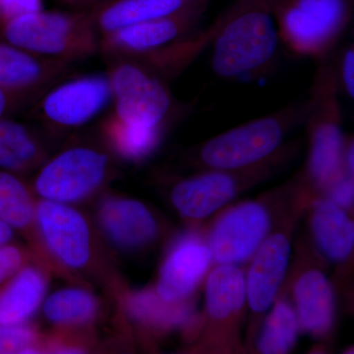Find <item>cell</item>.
I'll list each match as a JSON object with an SVG mask.
<instances>
[{
    "mask_svg": "<svg viewBox=\"0 0 354 354\" xmlns=\"http://www.w3.org/2000/svg\"><path fill=\"white\" fill-rule=\"evenodd\" d=\"M278 26L264 6H245L216 23L211 66L227 80L255 78L269 68L278 53Z\"/></svg>",
    "mask_w": 354,
    "mask_h": 354,
    "instance_id": "obj_1",
    "label": "cell"
},
{
    "mask_svg": "<svg viewBox=\"0 0 354 354\" xmlns=\"http://www.w3.org/2000/svg\"><path fill=\"white\" fill-rule=\"evenodd\" d=\"M309 99L256 118L209 140L200 160L213 169L234 171L259 164L276 152L292 123L306 120Z\"/></svg>",
    "mask_w": 354,
    "mask_h": 354,
    "instance_id": "obj_2",
    "label": "cell"
},
{
    "mask_svg": "<svg viewBox=\"0 0 354 354\" xmlns=\"http://www.w3.org/2000/svg\"><path fill=\"white\" fill-rule=\"evenodd\" d=\"M7 43L39 57L68 62L94 55L97 32L87 18L67 14H26L2 25Z\"/></svg>",
    "mask_w": 354,
    "mask_h": 354,
    "instance_id": "obj_3",
    "label": "cell"
},
{
    "mask_svg": "<svg viewBox=\"0 0 354 354\" xmlns=\"http://www.w3.org/2000/svg\"><path fill=\"white\" fill-rule=\"evenodd\" d=\"M339 81L332 67L317 72L309 97L306 120L310 129L308 171L319 185L334 183L341 178L344 141L339 106Z\"/></svg>",
    "mask_w": 354,
    "mask_h": 354,
    "instance_id": "obj_4",
    "label": "cell"
},
{
    "mask_svg": "<svg viewBox=\"0 0 354 354\" xmlns=\"http://www.w3.org/2000/svg\"><path fill=\"white\" fill-rule=\"evenodd\" d=\"M276 10L279 39L297 57H326L348 23L344 0H288Z\"/></svg>",
    "mask_w": 354,
    "mask_h": 354,
    "instance_id": "obj_5",
    "label": "cell"
},
{
    "mask_svg": "<svg viewBox=\"0 0 354 354\" xmlns=\"http://www.w3.org/2000/svg\"><path fill=\"white\" fill-rule=\"evenodd\" d=\"M118 58L109 74L114 115L135 127H162L172 108L169 88L145 65L131 58Z\"/></svg>",
    "mask_w": 354,
    "mask_h": 354,
    "instance_id": "obj_6",
    "label": "cell"
},
{
    "mask_svg": "<svg viewBox=\"0 0 354 354\" xmlns=\"http://www.w3.org/2000/svg\"><path fill=\"white\" fill-rule=\"evenodd\" d=\"M108 169L106 153L88 147H74L44 165L37 177L36 189L50 201H78L104 183Z\"/></svg>",
    "mask_w": 354,
    "mask_h": 354,
    "instance_id": "obj_7",
    "label": "cell"
},
{
    "mask_svg": "<svg viewBox=\"0 0 354 354\" xmlns=\"http://www.w3.org/2000/svg\"><path fill=\"white\" fill-rule=\"evenodd\" d=\"M113 100L109 75L72 79L50 90L39 104V114L58 127H77L92 120Z\"/></svg>",
    "mask_w": 354,
    "mask_h": 354,
    "instance_id": "obj_8",
    "label": "cell"
},
{
    "mask_svg": "<svg viewBox=\"0 0 354 354\" xmlns=\"http://www.w3.org/2000/svg\"><path fill=\"white\" fill-rule=\"evenodd\" d=\"M196 16L186 11L104 35L102 46L116 57L142 62L189 38Z\"/></svg>",
    "mask_w": 354,
    "mask_h": 354,
    "instance_id": "obj_9",
    "label": "cell"
},
{
    "mask_svg": "<svg viewBox=\"0 0 354 354\" xmlns=\"http://www.w3.org/2000/svg\"><path fill=\"white\" fill-rule=\"evenodd\" d=\"M39 232L51 255L79 269L90 259V232L82 215L64 203L44 200L36 207Z\"/></svg>",
    "mask_w": 354,
    "mask_h": 354,
    "instance_id": "obj_10",
    "label": "cell"
},
{
    "mask_svg": "<svg viewBox=\"0 0 354 354\" xmlns=\"http://www.w3.org/2000/svg\"><path fill=\"white\" fill-rule=\"evenodd\" d=\"M270 227L264 207L247 203L228 212L216 225L212 255L221 264L243 262L262 244Z\"/></svg>",
    "mask_w": 354,
    "mask_h": 354,
    "instance_id": "obj_11",
    "label": "cell"
},
{
    "mask_svg": "<svg viewBox=\"0 0 354 354\" xmlns=\"http://www.w3.org/2000/svg\"><path fill=\"white\" fill-rule=\"evenodd\" d=\"M211 259V250L197 239L179 241L160 270L158 297L169 302L183 300L196 288Z\"/></svg>",
    "mask_w": 354,
    "mask_h": 354,
    "instance_id": "obj_12",
    "label": "cell"
},
{
    "mask_svg": "<svg viewBox=\"0 0 354 354\" xmlns=\"http://www.w3.org/2000/svg\"><path fill=\"white\" fill-rule=\"evenodd\" d=\"M67 64L0 43V88L17 95L35 92L64 73Z\"/></svg>",
    "mask_w": 354,
    "mask_h": 354,
    "instance_id": "obj_13",
    "label": "cell"
},
{
    "mask_svg": "<svg viewBox=\"0 0 354 354\" xmlns=\"http://www.w3.org/2000/svg\"><path fill=\"white\" fill-rule=\"evenodd\" d=\"M290 253V242L283 234L272 235L258 248L246 288L253 311H266L274 301L285 277Z\"/></svg>",
    "mask_w": 354,
    "mask_h": 354,
    "instance_id": "obj_14",
    "label": "cell"
},
{
    "mask_svg": "<svg viewBox=\"0 0 354 354\" xmlns=\"http://www.w3.org/2000/svg\"><path fill=\"white\" fill-rule=\"evenodd\" d=\"M0 218L24 235L44 265L57 269L39 232L29 190L12 172L0 169Z\"/></svg>",
    "mask_w": 354,
    "mask_h": 354,
    "instance_id": "obj_15",
    "label": "cell"
},
{
    "mask_svg": "<svg viewBox=\"0 0 354 354\" xmlns=\"http://www.w3.org/2000/svg\"><path fill=\"white\" fill-rule=\"evenodd\" d=\"M236 181L227 171L215 169L177 184L171 199L183 216L201 218L211 215L234 196Z\"/></svg>",
    "mask_w": 354,
    "mask_h": 354,
    "instance_id": "obj_16",
    "label": "cell"
},
{
    "mask_svg": "<svg viewBox=\"0 0 354 354\" xmlns=\"http://www.w3.org/2000/svg\"><path fill=\"white\" fill-rule=\"evenodd\" d=\"M100 220L109 239L123 248L145 245L157 234L153 216L143 204L134 200H106L100 211Z\"/></svg>",
    "mask_w": 354,
    "mask_h": 354,
    "instance_id": "obj_17",
    "label": "cell"
},
{
    "mask_svg": "<svg viewBox=\"0 0 354 354\" xmlns=\"http://www.w3.org/2000/svg\"><path fill=\"white\" fill-rule=\"evenodd\" d=\"M46 276L26 264L0 290V325H21L38 309L46 293Z\"/></svg>",
    "mask_w": 354,
    "mask_h": 354,
    "instance_id": "obj_18",
    "label": "cell"
},
{
    "mask_svg": "<svg viewBox=\"0 0 354 354\" xmlns=\"http://www.w3.org/2000/svg\"><path fill=\"white\" fill-rule=\"evenodd\" d=\"M298 315L305 330L324 335L334 322L335 297L329 281L319 271L305 272L295 290Z\"/></svg>",
    "mask_w": 354,
    "mask_h": 354,
    "instance_id": "obj_19",
    "label": "cell"
},
{
    "mask_svg": "<svg viewBox=\"0 0 354 354\" xmlns=\"http://www.w3.org/2000/svg\"><path fill=\"white\" fill-rule=\"evenodd\" d=\"M312 228L317 243L327 257L334 261L346 259L353 250V221L332 202H317L312 216Z\"/></svg>",
    "mask_w": 354,
    "mask_h": 354,
    "instance_id": "obj_20",
    "label": "cell"
},
{
    "mask_svg": "<svg viewBox=\"0 0 354 354\" xmlns=\"http://www.w3.org/2000/svg\"><path fill=\"white\" fill-rule=\"evenodd\" d=\"M186 4L187 0H118L102 9L97 26L106 35L128 26L183 12Z\"/></svg>",
    "mask_w": 354,
    "mask_h": 354,
    "instance_id": "obj_21",
    "label": "cell"
},
{
    "mask_svg": "<svg viewBox=\"0 0 354 354\" xmlns=\"http://www.w3.org/2000/svg\"><path fill=\"white\" fill-rule=\"evenodd\" d=\"M245 297V279L239 268L225 264L209 274L206 285V306L214 318L225 319L239 311Z\"/></svg>",
    "mask_w": 354,
    "mask_h": 354,
    "instance_id": "obj_22",
    "label": "cell"
},
{
    "mask_svg": "<svg viewBox=\"0 0 354 354\" xmlns=\"http://www.w3.org/2000/svg\"><path fill=\"white\" fill-rule=\"evenodd\" d=\"M44 153L27 127L0 120V169L24 171L38 165Z\"/></svg>",
    "mask_w": 354,
    "mask_h": 354,
    "instance_id": "obj_23",
    "label": "cell"
},
{
    "mask_svg": "<svg viewBox=\"0 0 354 354\" xmlns=\"http://www.w3.org/2000/svg\"><path fill=\"white\" fill-rule=\"evenodd\" d=\"M102 129L116 152L127 160H141L157 148L162 127H135L123 122L113 114L104 122Z\"/></svg>",
    "mask_w": 354,
    "mask_h": 354,
    "instance_id": "obj_24",
    "label": "cell"
},
{
    "mask_svg": "<svg viewBox=\"0 0 354 354\" xmlns=\"http://www.w3.org/2000/svg\"><path fill=\"white\" fill-rule=\"evenodd\" d=\"M130 314L153 327H174L189 320L192 309L185 304L169 302L151 291H142L130 297Z\"/></svg>",
    "mask_w": 354,
    "mask_h": 354,
    "instance_id": "obj_25",
    "label": "cell"
},
{
    "mask_svg": "<svg viewBox=\"0 0 354 354\" xmlns=\"http://www.w3.org/2000/svg\"><path fill=\"white\" fill-rule=\"evenodd\" d=\"M94 295L79 288H65L51 295L44 306V315L59 325L88 322L97 311Z\"/></svg>",
    "mask_w": 354,
    "mask_h": 354,
    "instance_id": "obj_26",
    "label": "cell"
},
{
    "mask_svg": "<svg viewBox=\"0 0 354 354\" xmlns=\"http://www.w3.org/2000/svg\"><path fill=\"white\" fill-rule=\"evenodd\" d=\"M297 335V319L295 311L286 302H279L268 316L260 335L259 349L265 354L288 353Z\"/></svg>",
    "mask_w": 354,
    "mask_h": 354,
    "instance_id": "obj_27",
    "label": "cell"
},
{
    "mask_svg": "<svg viewBox=\"0 0 354 354\" xmlns=\"http://www.w3.org/2000/svg\"><path fill=\"white\" fill-rule=\"evenodd\" d=\"M38 335L21 325H0V354L36 353Z\"/></svg>",
    "mask_w": 354,
    "mask_h": 354,
    "instance_id": "obj_28",
    "label": "cell"
},
{
    "mask_svg": "<svg viewBox=\"0 0 354 354\" xmlns=\"http://www.w3.org/2000/svg\"><path fill=\"white\" fill-rule=\"evenodd\" d=\"M27 262V256L20 248L7 245L0 248V290L22 269Z\"/></svg>",
    "mask_w": 354,
    "mask_h": 354,
    "instance_id": "obj_29",
    "label": "cell"
},
{
    "mask_svg": "<svg viewBox=\"0 0 354 354\" xmlns=\"http://www.w3.org/2000/svg\"><path fill=\"white\" fill-rule=\"evenodd\" d=\"M41 8V0H0V23L3 25L19 16L39 12Z\"/></svg>",
    "mask_w": 354,
    "mask_h": 354,
    "instance_id": "obj_30",
    "label": "cell"
},
{
    "mask_svg": "<svg viewBox=\"0 0 354 354\" xmlns=\"http://www.w3.org/2000/svg\"><path fill=\"white\" fill-rule=\"evenodd\" d=\"M339 76L337 81L342 84V87L349 97H354V50L353 46H349L342 55L339 62Z\"/></svg>",
    "mask_w": 354,
    "mask_h": 354,
    "instance_id": "obj_31",
    "label": "cell"
},
{
    "mask_svg": "<svg viewBox=\"0 0 354 354\" xmlns=\"http://www.w3.org/2000/svg\"><path fill=\"white\" fill-rule=\"evenodd\" d=\"M330 197L337 206L348 208L353 202L354 186L353 177H341L335 181Z\"/></svg>",
    "mask_w": 354,
    "mask_h": 354,
    "instance_id": "obj_32",
    "label": "cell"
},
{
    "mask_svg": "<svg viewBox=\"0 0 354 354\" xmlns=\"http://www.w3.org/2000/svg\"><path fill=\"white\" fill-rule=\"evenodd\" d=\"M17 97H20V95L0 88V120L3 118V116L12 108L13 104H15Z\"/></svg>",
    "mask_w": 354,
    "mask_h": 354,
    "instance_id": "obj_33",
    "label": "cell"
},
{
    "mask_svg": "<svg viewBox=\"0 0 354 354\" xmlns=\"http://www.w3.org/2000/svg\"><path fill=\"white\" fill-rule=\"evenodd\" d=\"M14 230L0 218V248L7 245L13 237Z\"/></svg>",
    "mask_w": 354,
    "mask_h": 354,
    "instance_id": "obj_34",
    "label": "cell"
}]
</instances>
